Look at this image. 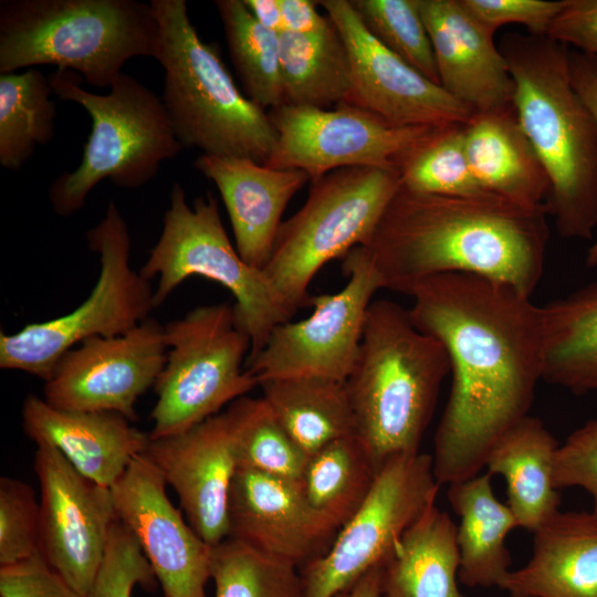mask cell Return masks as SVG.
<instances>
[{
	"label": "cell",
	"instance_id": "1",
	"mask_svg": "<svg viewBox=\"0 0 597 597\" xmlns=\"http://www.w3.org/2000/svg\"><path fill=\"white\" fill-rule=\"evenodd\" d=\"M413 325L444 347L452 385L436 430L440 485L475 476L496 440L528 416L543 380L542 307L509 284L444 273L409 292Z\"/></svg>",
	"mask_w": 597,
	"mask_h": 597
},
{
	"label": "cell",
	"instance_id": "2",
	"mask_svg": "<svg viewBox=\"0 0 597 597\" xmlns=\"http://www.w3.org/2000/svg\"><path fill=\"white\" fill-rule=\"evenodd\" d=\"M548 213L490 191L443 196L400 187L369 239L383 289L409 294L420 281L470 273L531 296L540 283L549 240Z\"/></svg>",
	"mask_w": 597,
	"mask_h": 597
},
{
	"label": "cell",
	"instance_id": "3",
	"mask_svg": "<svg viewBox=\"0 0 597 597\" xmlns=\"http://www.w3.org/2000/svg\"><path fill=\"white\" fill-rule=\"evenodd\" d=\"M498 46L514 82L519 122L549 180L544 207L562 238L590 240L597 229V125L573 87L569 46L520 32L505 33Z\"/></svg>",
	"mask_w": 597,
	"mask_h": 597
},
{
	"label": "cell",
	"instance_id": "4",
	"mask_svg": "<svg viewBox=\"0 0 597 597\" xmlns=\"http://www.w3.org/2000/svg\"><path fill=\"white\" fill-rule=\"evenodd\" d=\"M449 373L444 347L413 325L408 308L388 300L370 303L345 384L356 434L378 469L395 457L420 452Z\"/></svg>",
	"mask_w": 597,
	"mask_h": 597
},
{
	"label": "cell",
	"instance_id": "5",
	"mask_svg": "<svg viewBox=\"0 0 597 597\" xmlns=\"http://www.w3.org/2000/svg\"><path fill=\"white\" fill-rule=\"evenodd\" d=\"M161 52L150 2L139 0H1L0 74L55 65L109 87L134 57Z\"/></svg>",
	"mask_w": 597,
	"mask_h": 597
},
{
	"label": "cell",
	"instance_id": "6",
	"mask_svg": "<svg viewBox=\"0 0 597 597\" xmlns=\"http://www.w3.org/2000/svg\"><path fill=\"white\" fill-rule=\"evenodd\" d=\"M150 3L161 34V100L182 147L265 165L276 144L269 113L240 91L219 48L199 36L185 0Z\"/></svg>",
	"mask_w": 597,
	"mask_h": 597
},
{
	"label": "cell",
	"instance_id": "7",
	"mask_svg": "<svg viewBox=\"0 0 597 597\" xmlns=\"http://www.w3.org/2000/svg\"><path fill=\"white\" fill-rule=\"evenodd\" d=\"M49 80L54 94L81 105L92 121L80 165L49 187L56 214L67 218L80 211L105 179L129 189L146 185L164 160L184 149L161 97L130 74L122 72L107 94L85 90L82 76L69 70L56 69Z\"/></svg>",
	"mask_w": 597,
	"mask_h": 597
},
{
	"label": "cell",
	"instance_id": "8",
	"mask_svg": "<svg viewBox=\"0 0 597 597\" xmlns=\"http://www.w3.org/2000/svg\"><path fill=\"white\" fill-rule=\"evenodd\" d=\"M139 271L149 281L158 277L155 307L193 275L229 290L235 315L251 339L247 360L263 348L276 326L296 313L265 273L240 256L224 230L216 197L207 192L190 206L179 182L171 187L160 237Z\"/></svg>",
	"mask_w": 597,
	"mask_h": 597
},
{
	"label": "cell",
	"instance_id": "9",
	"mask_svg": "<svg viewBox=\"0 0 597 597\" xmlns=\"http://www.w3.org/2000/svg\"><path fill=\"white\" fill-rule=\"evenodd\" d=\"M401 187L397 169L349 167L312 180L301 209L280 224L263 272L295 312L320 269L371 235Z\"/></svg>",
	"mask_w": 597,
	"mask_h": 597
},
{
	"label": "cell",
	"instance_id": "10",
	"mask_svg": "<svg viewBox=\"0 0 597 597\" xmlns=\"http://www.w3.org/2000/svg\"><path fill=\"white\" fill-rule=\"evenodd\" d=\"M100 256V274L87 298L56 318L0 334V367L46 381L61 356L92 337L122 335L149 318L155 308L150 281L130 265L132 239L113 200L104 218L86 233Z\"/></svg>",
	"mask_w": 597,
	"mask_h": 597
},
{
	"label": "cell",
	"instance_id": "11",
	"mask_svg": "<svg viewBox=\"0 0 597 597\" xmlns=\"http://www.w3.org/2000/svg\"><path fill=\"white\" fill-rule=\"evenodd\" d=\"M167 359L154 388L150 439L188 431L259 386L243 369L248 332L229 303L198 306L164 326Z\"/></svg>",
	"mask_w": 597,
	"mask_h": 597
},
{
	"label": "cell",
	"instance_id": "12",
	"mask_svg": "<svg viewBox=\"0 0 597 597\" xmlns=\"http://www.w3.org/2000/svg\"><path fill=\"white\" fill-rule=\"evenodd\" d=\"M439 488L431 455L418 452L387 461L328 549L300 569L303 597H335L384 566L405 532L434 504Z\"/></svg>",
	"mask_w": 597,
	"mask_h": 597
},
{
	"label": "cell",
	"instance_id": "13",
	"mask_svg": "<svg viewBox=\"0 0 597 597\" xmlns=\"http://www.w3.org/2000/svg\"><path fill=\"white\" fill-rule=\"evenodd\" d=\"M342 268L348 276L342 290L311 295L312 314L276 326L263 348L245 362L259 385L303 376L347 379L359 352L366 313L383 284L360 245L344 256Z\"/></svg>",
	"mask_w": 597,
	"mask_h": 597
},
{
	"label": "cell",
	"instance_id": "14",
	"mask_svg": "<svg viewBox=\"0 0 597 597\" xmlns=\"http://www.w3.org/2000/svg\"><path fill=\"white\" fill-rule=\"evenodd\" d=\"M269 116L276 144L265 166L302 170L311 181L341 168L399 170L410 151L436 128L395 126L346 103L331 109L282 105Z\"/></svg>",
	"mask_w": 597,
	"mask_h": 597
},
{
	"label": "cell",
	"instance_id": "15",
	"mask_svg": "<svg viewBox=\"0 0 597 597\" xmlns=\"http://www.w3.org/2000/svg\"><path fill=\"white\" fill-rule=\"evenodd\" d=\"M33 469L41 490L39 554L87 597L117 521L112 489L81 474L46 443L36 444Z\"/></svg>",
	"mask_w": 597,
	"mask_h": 597
},
{
	"label": "cell",
	"instance_id": "16",
	"mask_svg": "<svg viewBox=\"0 0 597 597\" xmlns=\"http://www.w3.org/2000/svg\"><path fill=\"white\" fill-rule=\"evenodd\" d=\"M167 359L164 326L147 318L114 337H92L64 353L44 385L52 407L112 411L134 422L138 398L155 386Z\"/></svg>",
	"mask_w": 597,
	"mask_h": 597
},
{
	"label": "cell",
	"instance_id": "17",
	"mask_svg": "<svg viewBox=\"0 0 597 597\" xmlns=\"http://www.w3.org/2000/svg\"><path fill=\"white\" fill-rule=\"evenodd\" d=\"M341 34L350 61L346 104L400 127L463 125L473 111L381 44L350 0L317 1Z\"/></svg>",
	"mask_w": 597,
	"mask_h": 597
},
{
	"label": "cell",
	"instance_id": "18",
	"mask_svg": "<svg viewBox=\"0 0 597 597\" xmlns=\"http://www.w3.org/2000/svg\"><path fill=\"white\" fill-rule=\"evenodd\" d=\"M166 481L146 453L111 488L117 520L135 535L163 597H207L212 546L170 502Z\"/></svg>",
	"mask_w": 597,
	"mask_h": 597
},
{
	"label": "cell",
	"instance_id": "19",
	"mask_svg": "<svg viewBox=\"0 0 597 597\" xmlns=\"http://www.w3.org/2000/svg\"><path fill=\"white\" fill-rule=\"evenodd\" d=\"M231 407L186 432L150 439L146 454L171 485L190 526L209 545L229 537V500L238 468Z\"/></svg>",
	"mask_w": 597,
	"mask_h": 597
},
{
	"label": "cell",
	"instance_id": "20",
	"mask_svg": "<svg viewBox=\"0 0 597 597\" xmlns=\"http://www.w3.org/2000/svg\"><path fill=\"white\" fill-rule=\"evenodd\" d=\"M232 537L298 569L322 556L339 528L315 511L298 481L239 469L229 500Z\"/></svg>",
	"mask_w": 597,
	"mask_h": 597
},
{
	"label": "cell",
	"instance_id": "21",
	"mask_svg": "<svg viewBox=\"0 0 597 597\" xmlns=\"http://www.w3.org/2000/svg\"><path fill=\"white\" fill-rule=\"evenodd\" d=\"M440 85L475 112L513 104L514 82L493 33L460 0H418Z\"/></svg>",
	"mask_w": 597,
	"mask_h": 597
},
{
	"label": "cell",
	"instance_id": "22",
	"mask_svg": "<svg viewBox=\"0 0 597 597\" xmlns=\"http://www.w3.org/2000/svg\"><path fill=\"white\" fill-rule=\"evenodd\" d=\"M193 166L219 190L240 256L251 266L266 265L294 195L311 180L298 169H274L235 156L199 155Z\"/></svg>",
	"mask_w": 597,
	"mask_h": 597
},
{
	"label": "cell",
	"instance_id": "23",
	"mask_svg": "<svg viewBox=\"0 0 597 597\" xmlns=\"http://www.w3.org/2000/svg\"><path fill=\"white\" fill-rule=\"evenodd\" d=\"M130 422L112 411L59 409L32 394L22 405V428L35 444L54 447L76 471L107 488L148 447L149 433Z\"/></svg>",
	"mask_w": 597,
	"mask_h": 597
},
{
	"label": "cell",
	"instance_id": "24",
	"mask_svg": "<svg viewBox=\"0 0 597 597\" xmlns=\"http://www.w3.org/2000/svg\"><path fill=\"white\" fill-rule=\"evenodd\" d=\"M533 553L500 588L531 597H597V515L555 513L534 533Z\"/></svg>",
	"mask_w": 597,
	"mask_h": 597
},
{
	"label": "cell",
	"instance_id": "25",
	"mask_svg": "<svg viewBox=\"0 0 597 597\" xmlns=\"http://www.w3.org/2000/svg\"><path fill=\"white\" fill-rule=\"evenodd\" d=\"M463 133L470 168L486 191L522 206L544 205L549 180L513 104L473 113Z\"/></svg>",
	"mask_w": 597,
	"mask_h": 597
},
{
	"label": "cell",
	"instance_id": "26",
	"mask_svg": "<svg viewBox=\"0 0 597 597\" xmlns=\"http://www.w3.org/2000/svg\"><path fill=\"white\" fill-rule=\"evenodd\" d=\"M558 446L544 423L528 415L496 440L485 459L488 473L506 482V504L519 527L532 533L559 511V490L554 484Z\"/></svg>",
	"mask_w": 597,
	"mask_h": 597
},
{
	"label": "cell",
	"instance_id": "27",
	"mask_svg": "<svg viewBox=\"0 0 597 597\" xmlns=\"http://www.w3.org/2000/svg\"><path fill=\"white\" fill-rule=\"evenodd\" d=\"M491 478L488 472L478 474L449 484L447 492L460 517L458 577L469 587H499L512 563L505 540L519 525L509 505L495 496Z\"/></svg>",
	"mask_w": 597,
	"mask_h": 597
},
{
	"label": "cell",
	"instance_id": "28",
	"mask_svg": "<svg viewBox=\"0 0 597 597\" xmlns=\"http://www.w3.org/2000/svg\"><path fill=\"white\" fill-rule=\"evenodd\" d=\"M459 568L457 525L432 504L383 566L381 597H467L458 587Z\"/></svg>",
	"mask_w": 597,
	"mask_h": 597
},
{
	"label": "cell",
	"instance_id": "29",
	"mask_svg": "<svg viewBox=\"0 0 597 597\" xmlns=\"http://www.w3.org/2000/svg\"><path fill=\"white\" fill-rule=\"evenodd\" d=\"M541 307L543 380L597 392V279Z\"/></svg>",
	"mask_w": 597,
	"mask_h": 597
},
{
	"label": "cell",
	"instance_id": "30",
	"mask_svg": "<svg viewBox=\"0 0 597 597\" xmlns=\"http://www.w3.org/2000/svg\"><path fill=\"white\" fill-rule=\"evenodd\" d=\"M259 386L273 416L307 455L356 433L345 381L303 376L269 379Z\"/></svg>",
	"mask_w": 597,
	"mask_h": 597
},
{
	"label": "cell",
	"instance_id": "31",
	"mask_svg": "<svg viewBox=\"0 0 597 597\" xmlns=\"http://www.w3.org/2000/svg\"><path fill=\"white\" fill-rule=\"evenodd\" d=\"M280 67L283 105L327 108L350 91V61L334 23L318 33L282 31Z\"/></svg>",
	"mask_w": 597,
	"mask_h": 597
},
{
	"label": "cell",
	"instance_id": "32",
	"mask_svg": "<svg viewBox=\"0 0 597 597\" xmlns=\"http://www.w3.org/2000/svg\"><path fill=\"white\" fill-rule=\"evenodd\" d=\"M378 470L354 433L308 455L298 484L310 505L341 528L367 498Z\"/></svg>",
	"mask_w": 597,
	"mask_h": 597
},
{
	"label": "cell",
	"instance_id": "33",
	"mask_svg": "<svg viewBox=\"0 0 597 597\" xmlns=\"http://www.w3.org/2000/svg\"><path fill=\"white\" fill-rule=\"evenodd\" d=\"M49 76L36 67L0 74V165L19 171L54 136L56 103Z\"/></svg>",
	"mask_w": 597,
	"mask_h": 597
},
{
	"label": "cell",
	"instance_id": "34",
	"mask_svg": "<svg viewBox=\"0 0 597 597\" xmlns=\"http://www.w3.org/2000/svg\"><path fill=\"white\" fill-rule=\"evenodd\" d=\"M214 6L244 94L264 111L282 106L280 33L262 27L243 0H217Z\"/></svg>",
	"mask_w": 597,
	"mask_h": 597
},
{
	"label": "cell",
	"instance_id": "35",
	"mask_svg": "<svg viewBox=\"0 0 597 597\" xmlns=\"http://www.w3.org/2000/svg\"><path fill=\"white\" fill-rule=\"evenodd\" d=\"M231 407L238 468L300 481L308 455L286 433L262 397L244 396Z\"/></svg>",
	"mask_w": 597,
	"mask_h": 597
},
{
	"label": "cell",
	"instance_id": "36",
	"mask_svg": "<svg viewBox=\"0 0 597 597\" xmlns=\"http://www.w3.org/2000/svg\"><path fill=\"white\" fill-rule=\"evenodd\" d=\"M213 597H303L300 569L227 537L212 546Z\"/></svg>",
	"mask_w": 597,
	"mask_h": 597
},
{
	"label": "cell",
	"instance_id": "37",
	"mask_svg": "<svg viewBox=\"0 0 597 597\" xmlns=\"http://www.w3.org/2000/svg\"><path fill=\"white\" fill-rule=\"evenodd\" d=\"M463 125L433 128L401 164V186L417 192L443 196L486 192L470 168Z\"/></svg>",
	"mask_w": 597,
	"mask_h": 597
},
{
	"label": "cell",
	"instance_id": "38",
	"mask_svg": "<svg viewBox=\"0 0 597 597\" xmlns=\"http://www.w3.org/2000/svg\"><path fill=\"white\" fill-rule=\"evenodd\" d=\"M367 30L387 49L440 84L418 0H350Z\"/></svg>",
	"mask_w": 597,
	"mask_h": 597
},
{
	"label": "cell",
	"instance_id": "39",
	"mask_svg": "<svg viewBox=\"0 0 597 597\" xmlns=\"http://www.w3.org/2000/svg\"><path fill=\"white\" fill-rule=\"evenodd\" d=\"M40 503L27 482L0 479V567L39 554Z\"/></svg>",
	"mask_w": 597,
	"mask_h": 597
},
{
	"label": "cell",
	"instance_id": "40",
	"mask_svg": "<svg viewBox=\"0 0 597 597\" xmlns=\"http://www.w3.org/2000/svg\"><path fill=\"white\" fill-rule=\"evenodd\" d=\"M156 583L155 573L135 535L117 520L87 597H132L135 586L153 589Z\"/></svg>",
	"mask_w": 597,
	"mask_h": 597
},
{
	"label": "cell",
	"instance_id": "41",
	"mask_svg": "<svg viewBox=\"0 0 597 597\" xmlns=\"http://www.w3.org/2000/svg\"><path fill=\"white\" fill-rule=\"evenodd\" d=\"M554 484L557 490H585L593 500L591 511L597 515V418L559 443L554 460Z\"/></svg>",
	"mask_w": 597,
	"mask_h": 597
},
{
	"label": "cell",
	"instance_id": "42",
	"mask_svg": "<svg viewBox=\"0 0 597 597\" xmlns=\"http://www.w3.org/2000/svg\"><path fill=\"white\" fill-rule=\"evenodd\" d=\"M467 11L493 34L505 24L524 25L530 34L546 35L567 0H460Z\"/></svg>",
	"mask_w": 597,
	"mask_h": 597
},
{
	"label": "cell",
	"instance_id": "43",
	"mask_svg": "<svg viewBox=\"0 0 597 597\" xmlns=\"http://www.w3.org/2000/svg\"><path fill=\"white\" fill-rule=\"evenodd\" d=\"M0 597H85L55 573L40 554L0 567Z\"/></svg>",
	"mask_w": 597,
	"mask_h": 597
},
{
	"label": "cell",
	"instance_id": "44",
	"mask_svg": "<svg viewBox=\"0 0 597 597\" xmlns=\"http://www.w3.org/2000/svg\"><path fill=\"white\" fill-rule=\"evenodd\" d=\"M546 36L597 56V0H567Z\"/></svg>",
	"mask_w": 597,
	"mask_h": 597
},
{
	"label": "cell",
	"instance_id": "45",
	"mask_svg": "<svg viewBox=\"0 0 597 597\" xmlns=\"http://www.w3.org/2000/svg\"><path fill=\"white\" fill-rule=\"evenodd\" d=\"M569 71L573 87L597 125V56L570 51ZM585 264L588 268L597 266V238L587 251Z\"/></svg>",
	"mask_w": 597,
	"mask_h": 597
},
{
	"label": "cell",
	"instance_id": "46",
	"mask_svg": "<svg viewBox=\"0 0 597 597\" xmlns=\"http://www.w3.org/2000/svg\"><path fill=\"white\" fill-rule=\"evenodd\" d=\"M283 31L301 34L318 33L332 27L327 14L317 11L314 0H279Z\"/></svg>",
	"mask_w": 597,
	"mask_h": 597
},
{
	"label": "cell",
	"instance_id": "47",
	"mask_svg": "<svg viewBox=\"0 0 597 597\" xmlns=\"http://www.w3.org/2000/svg\"><path fill=\"white\" fill-rule=\"evenodd\" d=\"M253 18L265 29L281 33L283 21L279 0H243Z\"/></svg>",
	"mask_w": 597,
	"mask_h": 597
},
{
	"label": "cell",
	"instance_id": "48",
	"mask_svg": "<svg viewBox=\"0 0 597 597\" xmlns=\"http://www.w3.org/2000/svg\"><path fill=\"white\" fill-rule=\"evenodd\" d=\"M383 566L363 575L353 586L335 597H381Z\"/></svg>",
	"mask_w": 597,
	"mask_h": 597
},
{
	"label": "cell",
	"instance_id": "49",
	"mask_svg": "<svg viewBox=\"0 0 597 597\" xmlns=\"http://www.w3.org/2000/svg\"><path fill=\"white\" fill-rule=\"evenodd\" d=\"M509 597H531V596H524V595H517V594H510Z\"/></svg>",
	"mask_w": 597,
	"mask_h": 597
}]
</instances>
